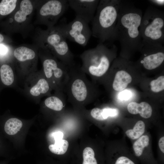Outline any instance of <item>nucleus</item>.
Here are the masks:
<instances>
[{
	"mask_svg": "<svg viewBox=\"0 0 164 164\" xmlns=\"http://www.w3.org/2000/svg\"><path fill=\"white\" fill-rule=\"evenodd\" d=\"M127 109L131 114H139L142 117L145 118H150L152 112L151 106L145 102L140 103L135 102H131L128 104Z\"/></svg>",
	"mask_w": 164,
	"mask_h": 164,
	"instance_id": "nucleus-13",
	"label": "nucleus"
},
{
	"mask_svg": "<svg viewBox=\"0 0 164 164\" xmlns=\"http://www.w3.org/2000/svg\"><path fill=\"white\" fill-rule=\"evenodd\" d=\"M55 141H58L63 139V133L59 131L54 133L53 134Z\"/></svg>",
	"mask_w": 164,
	"mask_h": 164,
	"instance_id": "nucleus-28",
	"label": "nucleus"
},
{
	"mask_svg": "<svg viewBox=\"0 0 164 164\" xmlns=\"http://www.w3.org/2000/svg\"><path fill=\"white\" fill-rule=\"evenodd\" d=\"M42 70L53 90L56 92H64L69 77V67L54 56L46 49L43 56Z\"/></svg>",
	"mask_w": 164,
	"mask_h": 164,
	"instance_id": "nucleus-6",
	"label": "nucleus"
},
{
	"mask_svg": "<svg viewBox=\"0 0 164 164\" xmlns=\"http://www.w3.org/2000/svg\"><path fill=\"white\" fill-rule=\"evenodd\" d=\"M149 2L155 5L159 6H163L164 0H149Z\"/></svg>",
	"mask_w": 164,
	"mask_h": 164,
	"instance_id": "nucleus-29",
	"label": "nucleus"
},
{
	"mask_svg": "<svg viewBox=\"0 0 164 164\" xmlns=\"http://www.w3.org/2000/svg\"><path fill=\"white\" fill-rule=\"evenodd\" d=\"M22 125V123L19 119L12 118H9L5 122L3 126L5 132L7 135H13L17 133Z\"/></svg>",
	"mask_w": 164,
	"mask_h": 164,
	"instance_id": "nucleus-18",
	"label": "nucleus"
},
{
	"mask_svg": "<svg viewBox=\"0 0 164 164\" xmlns=\"http://www.w3.org/2000/svg\"><path fill=\"white\" fill-rule=\"evenodd\" d=\"M0 77L3 84L11 87L15 85L16 80V74L9 65L3 64L0 68Z\"/></svg>",
	"mask_w": 164,
	"mask_h": 164,
	"instance_id": "nucleus-15",
	"label": "nucleus"
},
{
	"mask_svg": "<svg viewBox=\"0 0 164 164\" xmlns=\"http://www.w3.org/2000/svg\"><path fill=\"white\" fill-rule=\"evenodd\" d=\"M102 109V115L104 120L107 119L109 117L116 116L119 114L118 110L116 108L106 107Z\"/></svg>",
	"mask_w": 164,
	"mask_h": 164,
	"instance_id": "nucleus-25",
	"label": "nucleus"
},
{
	"mask_svg": "<svg viewBox=\"0 0 164 164\" xmlns=\"http://www.w3.org/2000/svg\"><path fill=\"white\" fill-rule=\"evenodd\" d=\"M16 0H2L0 3V14L7 15L11 13L15 9Z\"/></svg>",
	"mask_w": 164,
	"mask_h": 164,
	"instance_id": "nucleus-22",
	"label": "nucleus"
},
{
	"mask_svg": "<svg viewBox=\"0 0 164 164\" xmlns=\"http://www.w3.org/2000/svg\"><path fill=\"white\" fill-rule=\"evenodd\" d=\"M7 51V48L4 46L0 45V54L3 55L5 54Z\"/></svg>",
	"mask_w": 164,
	"mask_h": 164,
	"instance_id": "nucleus-31",
	"label": "nucleus"
},
{
	"mask_svg": "<svg viewBox=\"0 0 164 164\" xmlns=\"http://www.w3.org/2000/svg\"><path fill=\"white\" fill-rule=\"evenodd\" d=\"M13 55L19 61L25 62L34 59L36 53L32 50L25 46H20L14 51Z\"/></svg>",
	"mask_w": 164,
	"mask_h": 164,
	"instance_id": "nucleus-17",
	"label": "nucleus"
},
{
	"mask_svg": "<svg viewBox=\"0 0 164 164\" xmlns=\"http://www.w3.org/2000/svg\"><path fill=\"white\" fill-rule=\"evenodd\" d=\"M145 129L144 123L142 121H138L135 125L133 129L127 130L125 132L127 136L132 139L139 138L144 133Z\"/></svg>",
	"mask_w": 164,
	"mask_h": 164,
	"instance_id": "nucleus-19",
	"label": "nucleus"
},
{
	"mask_svg": "<svg viewBox=\"0 0 164 164\" xmlns=\"http://www.w3.org/2000/svg\"><path fill=\"white\" fill-rule=\"evenodd\" d=\"M44 42L45 48L60 61L69 67L76 64L74 56L70 51L63 35L55 27L45 32Z\"/></svg>",
	"mask_w": 164,
	"mask_h": 164,
	"instance_id": "nucleus-7",
	"label": "nucleus"
},
{
	"mask_svg": "<svg viewBox=\"0 0 164 164\" xmlns=\"http://www.w3.org/2000/svg\"><path fill=\"white\" fill-rule=\"evenodd\" d=\"M131 91L127 90H125L120 92L118 94V97L121 100H128L132 96Z\"/></svg>",
	"mask_w": 164,
	"mask_h": 164,
	"instance_id": "nucleus-27",
	"label": "nucleus"
},
{
	"mask_svg": "<svg viewBox=\"0 0 164 164\" xmlns=\"http://www.w3.org/2000/svg\"><path fill=\"white\" fill-rule=\"evenodd\" d=\"M69 7L79 17L89 23L96 13L99 0H68Z\"/></svg>",
	"mask_w": 164,
	"mask_h": 164,
	"instance_id": "nucleus-12",
	"label": "nucleus"
},
{
	"mask_svg": "<svg viewBox=\"0 0 164 164\" xmlns=\"http://www.w3.org/2000/svg\"><path fill=\"white\" fill-rule=\"evenodd\" d=\"M117 48L112 43H99L94 48L84 51L79 56L81 70L92 80L102 77L109 68Z\"/></svg>",
	"mask_w": 164,
	"mask_h": 164,
	"instance_id": "nucleus-3",
	"label": "nucleus"
},
{
	"mask_svg": "<svg viewBox=\"0 0 164 164\" xmlns=\"http://www.w3.org/2000/svg\"><path fill=\"white\" fill-rule=\"evenodd\" d=\"M94 156V152L91 148L87 147L85 148L83 152L82 164H97Z\"/></svg>",
	"mask_w": 164,
	"mask_h": 164,
	"instance_id": "nucleus-23",
	"label": "nucleus"
},
{
	"mask_svg": "<svg viewBox=\"0 0 164 164\" xmlns=\"http://www.w3.org/2000/svg\"><path fill=\"white\" fill-rule=\"evenodd\" d=\"M69 146L68 142L64 139L55 141L54 144L49 146L50 150L52 153L57 155H63L67 152Z\"/></svg>",
	"mask_w": 164,
	"mask_h": 164,
	"instance_id": "nucleus-21",
	"label": "nucleus"
},
{
	"mask_svg": "<svg viewBox=\"0 0 164 164\" xmlns=\"http://www.w3.org/2000/svg\"><path fill=\"white\" fill-rule=\"evenodd\" d=\"M26 77L23 92L28 97L38 100L51 94L53 90L42 71L34 72Z\"/></svg>",
	"mask_w": 164,
	"mask_h": 164,
	"instance_id": "nucleus-9",
	"label": "nucleus"
},
{
	"mask_svg": "<svg viewBox=\"0 0 164 164\" xmlns=\"http://www.w3.org/2000/svg\"><path fill=\"white\" fill-rule=\"evenodd\" d=\"M33 6L29 0H23L20 4V9L15 13L14 18L16 22L21 23L26 21V16L33 11Z\"/></svg>",
	"mask_w": 164,
	"mask_h": 164,
	"instance_id": "nucleus-16",
	"label": "nucleus"
},
{
	"mask_svg": "<svg viewBox=\"0 0 164 164\" xmlns=\"http://www.w3.org/2000/svg\"><path fill=\"white\" fill-rule=\"evenodd\" d=\"M4 40V37L2 35L0 34V43L2 42Z\"/></svg>",
	"mask_w": 164,
	"mask_h": 164,
	"instance_id": "nucleus-32",
	"label": "nucleus"
},
{
	"mask_svg": "<svg viewBox=\"0 0 164 164\" xmlns=\"http://www.w3.org/2000/svg\"><path fill=\"white\" fill-rule=\"evenodd\" d=\"M142 16V10L132 2L121 0L114 30V41H118L121 53L123 55H129L140 50L142 39L140 29Z\"/></svg>",
	"mask_w": 164,
	"mask_h": 164,
	"instance_id": "nucleus-1",
	"label": "nucleus"
},
{
	"mask_svg": "<svg viewBox=\"0 0 164 164\" xmlns=\"http://www.w3.org/2000/svg\"><path fill=\"white\" fill-rule=\"evenodd\" d=\"M6 163L5 162H0V164H6Z\"/></svg>",
	"mask_w": 164,
	"mask_h": 164,
	"instance_id": "nucleus-33",
	"label": "nucleus"
},
{
	"mask_svg": "<svg viewBox=\"0 0 164 164\" xmlns=\"http://www.w3.org/2000/svg\"><path fill=\"white\" fill-rule=\"evenodd\" d=\"M142 43L159 44L164 43V13L149 6L143 15L140 29Z\"/></svg>",
	"mask_w": 164,
	"mask_h": 164,
	"instance_id": "nucleus-5",
	"label": "nucleus"
},
{
	"mask_svg": "<svg viewBox=\"0 0 164 164\" xmlns=\"http://www.w3.org/2000/svg\"><path fill=\"white\" fill-rule=\"evenodd\" d=\"M132 80L131 75L126 71L121 70L116 73L112 87L115 91H120L125 89Z\"/></svg>",
	"mask_w": 164,
	"mask_h": 164,
	"instance_id": "nucleus-14",
	"label": "nucleus"
},
{
	"mask_svg": "<svg viewBox=\"0 0 164 164\" xmlns=\"http://www.w3.org/2000/svg\"><path fill=\"white\" fill-rule=\"evenodd\" d=\"M102 109L99 108H95L92 109L90 112L91 116L93 118L99 121L104 120L102 115Z\"/></svg>",
	"mask_w": 164,
	"mask_h": 164,
	"instance_id": "nucleus-26",
	"label": "nucleus"
},
{
	"mask_svg": "<svg viewBox=\"0 0 164 164\" xmlns=\"http://www.w3.org/2000/svg\"><path fill=\"white\" fill-rule=\"evenodd\" d=\"M158 144L159 147L161 151L164 153V137H162L159 139Z\"/></svg>",
	"mask_w": 164,
	"mask_h": 164,
	"instance_id": "nucleus-30",
	"label": "nucleus"
},
{
	"mask_svg": "<svg viewBox=\"0 0 164 164\" xmlns=\"http://www.w3.org/2000/svg\"><path fill=\"white\" fill-rule=\"evenodd\" d=\"M69 7L68 0H50L43 5L40 9L39 14L45 18V22L51 28Z\"/></svg>",
	"mask_w": 164,
	"mask_h": 164,
	"instance_id": "nucleus-11",
	"label": "nucleus"
},
{
	"mask_svg": "<svg viewBox=\"0 0 164 164\" xmlns=\"http://www.w3.org/2000/svg\"><path fill=\"white\" fill-rule=\"evenodd\" d=\"M69 77L64 92L67 99L73 104L82 106L90 103L94 98L95 89L94 84L76 64L70 67Z\"/></svg>",
	"mask_w": 164,
	"mask_h": 164,
	"instance_id": "nucleus-4",
	"label": "nucleus"
},
{
	"mask_svg": "<svg viewBox=\"0 0 164 164\" xmlns=\"http://www.w3.org/2000/svg\"><path fill=\"white\" fill-rule=\"evenodd\" d=\"M88 24L80 18L75 16L68 23L64 22L55 27L66 39L85 46L92 36L91 30Z\"/></svg>",
	"mask_w": 164,
	"mask_h": 164,
	"instance_id": "nucleus-8",
	"label": "nucleus"
},
{
	"mask_svg": "<svg viewBox=\"0 0 164 164\" xmlns=\"http://www.w3.org/2000/svg\"><path fill=\"white\" fill-rule=\"evenodd\" d=\"M121 0H100L91 21L92 36L99 43L114 42V32Z\"/></svg>",
	"mask_w": 164,
	"mask_h": 164,
	"instance_id": "nucleus-2",
	"label": "nucleus"
},
{
	"mask_svg": "<svg viewBox=\"0 0 164 164\" xmlns=\"http://www.w3.org/2000/svg\"><path fill=\"white\" fill-rule=\"evenodd\" d=\"M163 45L154 43H142L140 51L143 57L140 63L145 69L149 70L160 66L164 60Z\"/></svg>",
	"mask_w": 164,
	"mask_h": 164,
	"instance_id": "nucleus-10",
	"label": "nucleus"
},
{
	"mask_svg": "<svg viewBox=\"0 0 164 164\" xmlns=\"http://www.w3.org/2000/svg\"><path fill=\"white\" fill-rule=\"evenodd\" d=\"M149 138L147 135L141 136L133 145V149L135 155L139 157L142 155L144 148L149 144Z\"/></svg>",
	"mask_w": 164,
	"mask_h": 164,
	"instance_id": "nucleus-20",
	"label": "nucleus"
},
{
	"mask_svg": "<svg viewBox=\"0 0 164 164\" xmlns=\"http://www.w3.org/2000/svg\"><path fill=\"white\" fill-rule=\"evenodd\" d=\"M151 90L154 92H159L164 89V76L159 77L150 83Z\"/></svg>",
	"mask_w": 164,
	"mask_h": 164,
	"instance_id": "nucleus-24",
	"label": "nucleus"
}]
</instances>
